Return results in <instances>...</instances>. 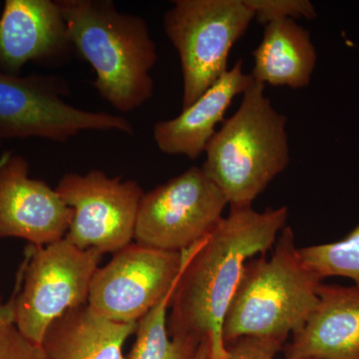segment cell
I'll list each match as a JSON object with an SVG mask.
<instances>
[{
    "label": "cell",
    "instance_id": "14",
    "mask_svg": "<svg viewBox=\"0 0 359 359\" xmlns=\"http://www.w3.org/2000/svg\"><path fill=\"white\" fill-rule=\"evenodd\" d=\"M254 81L252 75L245 74L243 70L242 59L238 60L181 114L156 123L153 136L161 152L198 159L216 134L217 125L224 121V115L233 98L244 93Z\"/></svg>",
    "mask_w": 359,
    "mask_h": 359
},
{
    "label": "cell",
    "instance_id": "10",
    "mask_svg": "<svg viewBox=\"0 0 359 359\" xmlns=\"http://www.w3.org/2000/svg\"><path fill=\"white\" fill-rule=\"evenodd\" d=\"M183 252L130 244L92 278L87 304L107 320L137 323L178 282Z\"/></svg>",
    "mask_w": 359,
    "mask_h": 359
},
{
    "label": "cell",
    "instance_id": "20",
    "mask_svg": "<svg viewBox=\"0 0 359 359\" xmlns=\"http://www.w3.org/2000/svg\"><path fill=\"white\" fill-rule=\"evenodd\" d=\"M0 359H48L41 344L21 334L14 323L0 325Z\"/></svg>",
    "mask_w": 359,
    "mask_h": 359
},
{
    "label": "cell",
    "instance_id": "18",
    "mask_svg": "<svg viewBox=\"0 0 359 359\" xmlns=\"http://www.w3.org/2000/svg\"><path fill=\"white\" fill-rule=\"evenodd\" d=\"M302 263L321 280L330 276L351 278L359 289V224L339 242L299 249Z\"/></svg>",
    "mask_w": 359,
    "mask_h": 359
},
{
    "label": "cell",
    "instance_id": "12",
    "mask_svg": "<svg viewBox=\"0 0 359 359\" xmlns=\"http://www.w3.org/2000/svg\"><path fill=\"white\" fill-rule=\"evenodd\" d=\"M73 48L57 0H6L0 15V69L18 74L32 61Z\"/></svg>",
    "mask_w": 359,
    "mask_h": 359
},
{
    "label": "cell",
    "instance_id": "11",
    "mask_svg": "<svg viewBox=\"0 0 359 359\" xmlns=\"http://www.w3.org/2000/svg\"><path fill=\"white\" fill-rule=\"evenodd\" d=\"M28 172L22 156L6 152L0 158V238L52 244L67 235L73 211L56 189Z\"/></svg>",
    "mask_w": 359,
    "mask_h": 359
},
{
    "label": "cell",
    "instance_id": "24",
    "mask_svg": "<svg viewBox=\"0 0 359 359\" xmlns=\"http://www.w3.org/2000/svg\"><path fill=\"white\" fill-rule=\"evenodd\" d=\"M2 142H4V140H2V139H1V138H0V147H1Z\"/></svg>",
    "mask_w": 359,
    "mask_h": 359
},
{
    "label": "cell",
    "instance_id": "13",
    "mask_svg": "<svg viewBox=\"0 0 359 359\" xmlns=\"http://www.w3.org/2000/svg\"><path fill=\"white\" fill-rule=\"evenodd\" d=\"M285 359H359V289L321 283L318 302Z\"/></svg>",
    "mask_w": 359,
    "mask_h": 359
},
{
    "label": "cell",
    "instance_id": "21",
    "mask_svg": "<svg viewBox=\"0 0 359 359\" xmlns=\"http://www.w3.org/2000/svg\"><path fill=\"white\" fill-rule=\"evenodd\" d=\"M226 354L219 359H275L283 344L275 340L242 337L229 342Z\"/></svg>",
    "mask_w": 359,
    "mask_h": 359
},
{
    "label": "cell",
    "instance_id": "23",
    "mask_svg": "<svg viewBox=\"0 0 359 359\" xmlns=\"http://www.w3.org/2000/svg\"><path fill=\"white\" fill-rule=\"evenodd\" d=\"M210 353H211V344L209 340H205L200 344L195 359H210Z\"/></svg>",
    "mask_w": 359,
    "mask_h": 359
},
{
    "label": "cell",
    "instance_id": "22",
    "mask_svg": "<svg viewBox=\"0 0 359 359\" xmlns=\"http://www.w3.org/2000/svg\"><path fill=\"white\" fill-rule=\"evenodd\" d=\"M6 323H13V311L8 304L6 306L0 304V325Z\"/></svg>",
    "mask_w": 359,
    "mask_h": 359
},
{
    "label": "cell",
    "instance_id": "15",
    "mask_svg": "<svg viewBox=\"0 0 359 359\" xmlns=\"http://www.w3.org/2000/svg\"><path fill=\"white\" fill-rule=\"evenodd\" d=\"M137 327L138 323H115L84 304L54 320L41 346L48 359H125L123 346Z\"/></svg>",
    "mask_w": 359,
    "mask_h": 359
},
{
    "label": "cell",
    "instance_id": "5",
    "mask_svg": "<svg viewBox=\"0 0 359 359\" xmlns=\"http://www.w3.org/2000/svg\"><path fill=\"white\" fill-rule=\"evenodd\" d=\"M173 4L165 13L164 30L179 54L185 109L229 70L231 47L249 29L255 15L245 0H176Z\"/></svg>",
    "mask_w": 359,
    "mask_h": 359
},
{
    "label": "cell",
    "instance_id": "17",
    "mask_svg": "<svg viewBox=\"0 0 359 359\" xmlns=\"http://www.w3.org/2000/svg\"><path fill=\"white\" fill-rule=\"evenodd\" d=\"M174 290L138 321L136 341L126 359H195L200 344L172 339L168 332L167 313Z\"/></svg>",
    "mask_w": 359,
    "mask_h": 359
},
{
    "label": "cell",
    "instance_id": "16",
    "mask_svg": "<svg viewBox=\"0 0 359 359\" xmlns=\"http://www.w3.org/2000/svg\"><path fill=\"white\" fill-rule=\"evenodd\" d=\"M252 56L255 81L292 89L308 86L318 61L311 33L294 20L264 25L263 39Z\"/></svg>",
    "mask_w": 359,
    "mask_h": 359
},
{
    "label": "cell",
    "instance_id": "19",
    "mask_svg": "<svg viewBox=\"0 0 359 359\" xmlns=\"http://www.w3.org/2000/svg\"><path fill=\"white\" fill-rule=\"evenodd\" d=\"M254 13L255 20L266 25L283 20H313L318 16L313 4L309 0H245Z\"/></svg>",
    "mask_w": 359,
    "mask_h": 359
},
{
    "label": "cell",
    "instance_id": "7",
    "mask_svg": "<svg viewBox=\"0 0 359 359\" xmlns=\"http://www.w3.org/2000/svg\"><path fill=\"white\" fill-rule=\"evenodd\" d=\"M67 83L47 75L18 76L0 69V138L29 137L65 142L85 131L131 135V122L121 116L92 112L66 102Z\"/></svg>",
    "mask_w": 359,
    "mask_h": 359
},
{
    "label": "cell",
    "instance_id": "1",
    "mask_svg": "<svg viewBox=\"0 0 359 359\" xmlns=\"http://www.w3.org/2000/svg\"><path fill=\"white\" fill-rule=\"evenodd\" d=\"M287 218V205L264 212L231 207L207 237L183 250V266L167 316L172 339L196 344L209 340L210 359L223 358L224 316L245 264L275 245Z\"/></svg>",
    "mask_w": 359,
    "mask_h": 359
},
{
    "label": "cell",
    "instance_id": "3",
    "mask_svg": "<svg viewBox=\"0 0 359 359\" xmlns=\"http://www.w3.org/2000/svg\"><path fill=\"white\" fill-rule=\"evenodd\" d=\"M321 283L302 263L294 231L285 226L269 259L261 255L245 264L224 316V346L242 337L275 340L283 346L313 313Z\"/></svg>",
    "mask_w": 359,
    "mask_h": 359
},
{
    "label": "cell",
    "instance_id": "9",
    "mask_svg": "<svg viewBox=\"0 0 359 359\" xmlns=\"http://www.w3.org/2000/svg\"><path fill=\"white\" fill-rule=\"evenodd\" d=\"M73 211L66 238L81 250L117 252L131 244L144 193L133 180L111 178L100 170L68 173L56 187Z\"/></svg>",
    "mask_w": 359,
    "mask_h": 359
},
{
    "label": "cell",
    "instance_id": "6",
    "mask_svg": "<svg viewBox=\"0 0 359 359\" xmlns=\"http://www.w3.org/2000/svg\"><path fill=\"white\" fill-rule=\"evenodd\" d=\"M102 254L81 250L66 238L30 245L21 276L22 289L9 302L18 330L41 344L54 320L88 302L90 285Z\"/></svg>",
    "mask_w": 359,
    "mask_h": 359
},
{
    "label": "cell",
    "instance_id": "8",
    "mask_svg": "<svg viewBox=\"0 0 359 359\" xmlns=\"http://www.w3.org/2000/svg\"><path fill=\"white\" fill-rule=\"evenodd\" d=\"M228 205L226 196L202 168H190L144 194L134 240L153 249L183 252L216 228Z\"/></svg>",
    "mask_w": 359,
    "mask_h": 359
},
{
    "label": "cell",
    "instance_id": "4",
    "mask_svg": "<svg viewBox=\"0 0 359 359\" xmlns=\"http://www.w3.org/2000/svg\"><path fill=\"white\" fill-rule=\"evenodd\" d=\"M264 87L254 81L245 90L238 109L205 147L202 170L230 207H252L290 164L287 118L273 108Z\"/></svg>",
    "mask_w": 359,
    "mask_h": 359
},
{
    "label": "cell",
    "instance_id": "2",
    "mask_svg": "<svg viewBox=\"0 0 359 359\" xmlns=\"http://www.w3.org/2000/svg\"><path fill=\"white\" fill-rule=\"evenodd\" d=\"M71 45L95 73L99 95L130 113L154 93L157 46L141 16L118 11L112 0H57Z\"/></svg>",
    "mask_w": 359,
    "mask_h": 359
}]
</instances>
